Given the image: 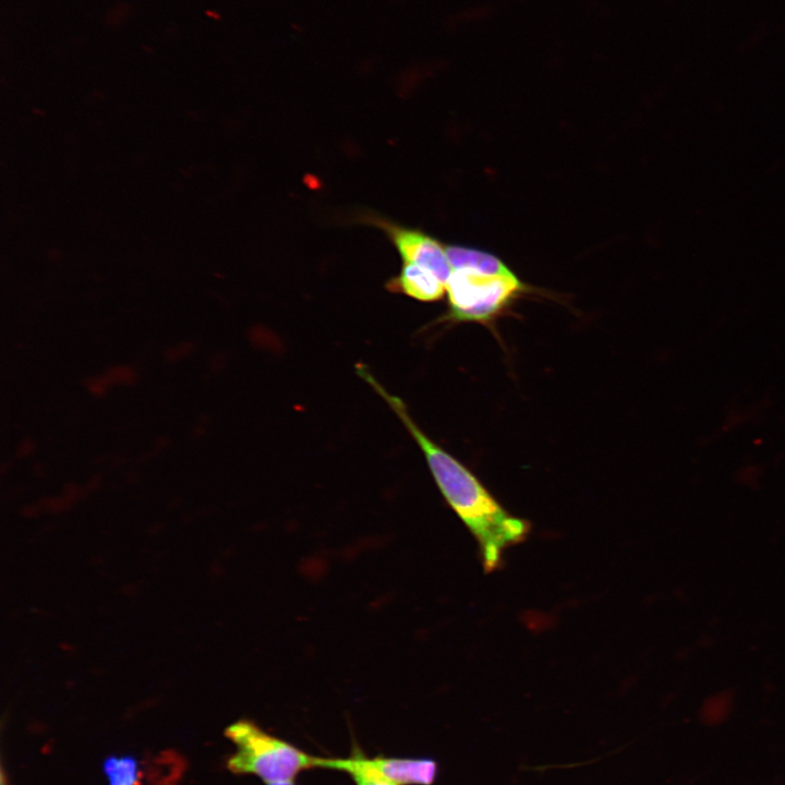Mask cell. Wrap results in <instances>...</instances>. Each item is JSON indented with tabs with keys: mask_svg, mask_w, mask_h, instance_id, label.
I'll list each match as a JSON object with an SVG mask.
<instances>
[{
	"mask_svg": "<svg viewBox=\"0 0 785 785\" xmlns=\"http://www.w3.org/2000/svg\"><path fill=\"white\" fill-rule=\"evenodd\" d=\"M382 229L401 256L403 263H413L433 271L445 285L452 271L446 246L418 228L399 225L378 216L365 217Z\"/></svg>",
	"mask_w": 785,
	"mask_h": 785,
	"instance_id": "4",
	"label": "cell"
},
{
	"mask_svg": "<svg viewBox=\"0 0 785 785\" xmlns=\"http://www.w3.org/2000/svg\"><path fill=\"white\" fill-rule=\"evenodd\" d=\"M318 769L345 772L355 785H395L372 765L369 756L355 744L347 758L321 757Z\"/></svg>",
	"mask_w": 785,
	"mask_h": 785,
	"instance_id": "7",
	"label": "cell"
},
{
	"mask_svg": "<svg viewBox=\"0 0 785 785\" xmlns=\"http://www.w3.org/2000/svg\"><path fill=\"white\" fill-rule=\"evenodd\" d=\"M268 785H294V781L279 782V783H274V784H268Z\"/></svg>",
	"mask_w": 785,
	"mask_h": 785,
	"instance_id": "10",
	"label": "cell"
},
{
	"mask_svg": "<svg viewBox=\"0 0 785 785\" xmlns=\"http://www.w3.org/2000/svg\"><path fill=\"white\" fill-rule=\"evenodd\" d=\"M527 290L514 271L485 274L472 269H454L446 282L451 322L485 323L510 305Z\"/></svg>",
	"mask_w": 785,
	"mask_h": 785,
	"instance_id": "3",
	"label": "cell"
},
{
	"mask_svg": "<svg viewBox=\"0 0 785 785\" xmlns=\"http://www.w3.org/2000/svg\"><path fill=\"white\" fill-rule=\"evenodd\" d=\"M355 370L388 403L421 448L447 504L474 536L484 570L492 572L499 568L504 552L527 539L530 522L508 512L471 470L426 435L404 401L390 394L365 365L360 363Z\"/></svg>",
	"mask_w": 785,
	"mask_h": 785,
	"instance_id": "1",
	"label": "cell"
},
{
	"mask_svg": "<svg viewBox=\"0 0 785 785\" xmlns=\"http://www.w3.org/2000/svg\"><path fill=\"white\" fill-rule=\"evenodd\" d=\"M102 769L109 785H140V763L131 756L108 757Z\"/></svg>",
	"mask_w": 785,
	"mask_h": 785,
	"instance_id": "9",
	"label": "cell"
},
{
	"mask_svg": "<svg viewBox=\"0 0 785 785\" xmlns=\"http://www.w3.org/2000/svg\"><path fill=\"white\" fill-rule=\"evenodd\" d=\"M386 289L420 301H436L446 292V285L431 270L413 263H403L400 273L390 278Z\"/></svg>",
	"mask_w": 785,
	"mask_h": 785,
	"instance_id": "6",
	"label": "cell"
},
{
	"mask_svg": "<svg viewBox=\"0 0 785 785\" xmlns=\"http://www.w3.org/2000/svg\"><path fill=\"white\" fill-rule=\"evenodd\" d=\"M372 765L395 785H433L438 762L432 758L369 757Z\"/></svg>",
	"mask_w": 785,
	"mask_h": 785,
	"instance_id": "5",
	"label": "cell"
},
{
	"mask_svg": "<svg viewBox=\"0 0 785 785\" xmlns=\"http://www.w3.org/2000/svg\"><path fill=\"white\" fill-rule=\"evenodd\" d=\"M235 751L227 761L234 774H251L266 785L294 781L303 771L318 768L319 758L277 737L253 721L240 720L226 729Z\"/></svg>",
	"mask_w": 785,
	"mask_h": 785,
	"instance_id": "2",
	"label": "cell"
},
{
	"mask_svg": "<svg viewBox=\"0 0 785 785\" xmlns=\"http://www.w3.org/2000/svg\"><path fill=\"white\" fill-rule=\"evenodd\" d=\"M446 255L452 270L467 268L485 274L512 271L496 256L474 249L446 245Z\"/></svg>",
	"mask_w": 785,
	"mask_h": 785,
	"instance_id": "8",
	"label": "cell"
}]
</instances>
